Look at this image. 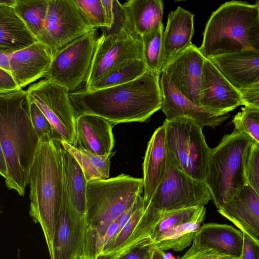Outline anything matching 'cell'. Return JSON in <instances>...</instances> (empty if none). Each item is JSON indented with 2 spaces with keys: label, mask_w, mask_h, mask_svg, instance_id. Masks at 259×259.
I'll return each instance as SVG.
<instances>
[{
  "label": "cell",
  "mask_w": 259,
  "mask_h": 259,
  "mask_svg": "<svg viewBox=\"0 0 259 259\" xmlns=\"http://www.w3.org/2000/svg\"><path fill=\"white\" fill-rule=\"evenodd\" d=\"M218 211L259 245V194L250 186L238 189Z\"/></svg>",
  "instance_id": "e0dca14e"
},
{
  "label": "cell",
  "mask_w": 259,
  "mask_h": 259,
  "mask_svg": "<svg viewBox=\"0 0 259 259\" xmlns=\"http://www.w3.org/2000/svg\"><path fill=\"white\" fill-rule=\"evenodd\" d=\"M29 116L32 125L39 139L48 135L55 140V134L50 122L32 101L29 99Z\"/></svg>",
  "instance_id": "8d00e7d4"
},
{
  "label": "cell",
  "mask_w": 259,
  "mask_h": 259,
  "mask_svg": "<svg viewBox=\"0 0 259 259\" xmlns=\"http://www.w3.org/2000/svg\"><path fill=\"white\" fill-rule=\"evenodd\" d=\"M239 92L243 105L259 108V83Z\"/></svg>",
  "instance_id": "74e56055"
},
{
  "label": "cell",
  "mask_w": 259,
  "mask_h": 259,
  "mask_svg": "<svg viewBox=\"0 0 259 259\" xmlns=\"http://www.w3.org/2000/svg\"><path fill=\"white\" fill-rule=\"evenodd\" d=\"M199 106L219 115L228 114L243 105L239 92L205 58L202 70Z\"/></svg>",
  "instance_id": "5bb4252c"
},
{
  "label": "cell",
  "mask_w": 259,
  "mask_h": 259,
  "mask_svg": "<svg viewBox=\"0 0 259 259\" xmlns=\"http://www.w3.org/2000/svg\"><path fill=\"white\" fill-rule=\"evenodd\" d=\"M194 17V14L180 7L169 13L163 33L162 69L192 44Z\"/></svg>",
  "instance_id": "603a6c76"
},
{
  "label": "cell",
  "mask_w": 259,
  "mask_h": 259,
  "mask_svg": "<svg viewBox=\"0 0 259 259\" xmlns=\"http://www.w3.org/2000/svg\"><path fill=\"white\" fill-rule=\"evenodd\" d=\"M180 259H241L220 253L212 249H206L191 253H184Z\"/></svg>",
  "instance_id": "f35d334b"
},
{
  "label": "cell",
  "mask_w": 259,
  "mask_h": 259,
  "mask_svg": "<svg viewBox=\"0 0 259 259\" xmlns=\"http://www.w3.org/2000/svg\"><path fill=\"white\" fill-rule=\"evenodd\" d=\"M191 244L185 253L212 249L223 254L240 257L243 235L232 226L209 223L201 226Z\"/></svg>",
  "instance_id": "ffe728a7"
},
{
  "label": "cell",
  "mask_w": 259,
  "mask_h": 259,
  "mask_svg": "<svg viewBox=\"0 0 259 259\" xmlns=\"http://www.w3.org/2000/svg\"><path fill=\"white\" fill-rule=\"evenodd\" d=\"M38 138L29 116V99L22 89L0 93V144L5 158L6 185L23 196Z\"/></svg>",
  "instance_id": "7a4b0ae2"
},
{
  "label": "cell",
  "mask_w": 259,
  "mask_h": 259,
  "mask_svg": "<svg viewBox=\"0 0 259 259\" xmlns=\"http://www.w3.org/2000/svg\"><path fill=\"white\" fill-rule=\"evenodd\" d=\"M63 169L70 218L74 222H87L86 192L88 181L76 160L64 149Z\"/></svg>",
  "instance_id": "484cf974"
},
{
  "label": "cell",
  "mask_w": 259,
  "mask_h": 259,
  "mask_svg": "<svg viewBox=\"0 0 259 259\" xmlns=\"http://www.w3.org/2000/svg\"><path fill=\"white\" fill-rule=\"evenodd\" d=\"M147 70L143 59H130L123 62L88 89H84L88 91H93L125 83L141 76Z\"/></svg>",
  "instance_id": "4dcf8cb0"
},
{
  "label": "cell",
  "mask_w": 259,
  "mask_h": 259,
  "mask_svg": "<svg viewBox=\"0 0 259 259\" xmlns=\"http://www.w3.org/2000/svg\"><path fill=\"white\" fill-rule=\"evenodd\" d=\"M151 259H164L162 255L161 250L153 245Z\"/></svg>",
  "instance_id": "bcb514c9"
},
{
  "label": "cell",
  "mask_w": 259,
  "mask_h": 259,
  "mask_svg": "<svg viewBox=\"0 0 259 259\" xmlns=\"http://www.w3.org/2000/svg\"><path fill=\"white\" fill-rule=\"evenodd\" d=\"M52 59L49 49L37 41L11 54L10 70L19 88L45 77Z\"/></svg>",
  "instance_id": "44dd1931"
},
{
  "label": "cell",
  "mask_w": 259,
  "mask_h": 259,
  "mask_svg": "<svg viewBox=\"0 0 259 259\" xmlns=\"http://www.w3.org/2000/svg\"><path fill=\"white\" fill-rule=\"evenodd\" d=\"M143 192V179L125 174L88 181L85 232L80 259H98L111 224Z\"/></svg>",
  "instance_id": "3957f363"
},
{
  "label": "cell",
  "mask_w": 259,
  "mask_h": 259,
  "mask_svg": "<svg viewBox=\"0 0 259 259\" xmlns=\"http://www.w3.org/2000/svg\"><path fill=\"white\" fill-rule=\"evenodd\" d=\"M122 24L141 36L162 24L163 3L161 0H130L119 3Z\"/></svg>",
  "instance_id": "d4e9b609"
},
{
  "label": "cell",
  "mask_w": 259,
  "mask_h": 259,
  "mask_svg": "<svg viewBox=\"0 0 259 259\" xmlns=\"http://www.w3.org/2000/svg\"><path fill=\"white\" fill-rule=\"evenodd\" d=\"M60 143L63 149L76 160L87 181L109 178L111 159L115 152L99 155L74 147L63 141Z\"/></svg>",
  "instance_id": "f1b7e54d"
},
{
  "label": "cell",
  "mask_w": 259,
  "mask_h": 259,
  "mask_svg": "<svg viewBox=\"0 0 259 259\" xmlns=\"http://www.w3.org/2000/svg\"><path fill=\"white\" fill-rule=\"evenodd\" d=\"M153 245L147 244L138 246L125 254L122 259H151Z\"/></svg>",
  "instance_id": "b9f144b4"
},
{
  "label": "cell",
  "mask_w": 259,
  "mask_h": 259,
  "mask_svg": "<svg viewBox=\"0 0 259 259\" xmlns=\"http://www.w3.org/2000/svg\"><path fill=\"white\" fill-rule=\"evenodd\" d=\"M0 175L5 179L7 176V169L5 158L0 144Z\"/></svg>",
  "instance_id": "ee69618b"
},
{
  "label": "cell",
  "mask_w": 259,
  "mask_h": 259,
  "mask_svg": "<svg viewBox=\"0 0 259 259\" xmlns=\"http://www.w3.org/2000/svg\"><path fill=\"white\" fill-rule=\"evenodd\" d=\"M167 154L175 166L187 176L204 181L211 148L202 127L188 119L165 120Z\"/></svg>",
  "instance_id": "52a82bcc"
},
{
  "label": "cell",
  "mask_w": 259,
  "mask_h": 259,
  "mask_svg": "<svg viewBox=\"0 0 259 259\" xmlns=\"http://www.w3.org/2000/svg\"><path fill=\"white\" fill-rule=\"evenodd\" d=\"M199 207H193L178 210L163 212L150 236L151 244L159 239L170 229L189 221Z\"/></svg>",
  "instance_id": "d6a6232c"
},
{
  "label": "cell",
  "mask_w": 259,
  "mask_h": 259,
  "mask_svg": "<svg viewBox=\"0 0 259 259\" xmlns=\"http://www.w3.org/2000/svg\"><path fill=\"white\" fill-rule=\"evenodd\" d=\"M161 253L164 259H176L170 253H166L161 250Z\"/></svg>",
  "instance_id": "7dc6e473"
},
{
  "label": "cell",
  "mask_w": 259,
  "mask_h": 259,
  "mask_svg": "<svg viewBox=\"0 0 259 259\" xmlns=\"http://www.w3.org/2000/svg\"><path fill=\"white\" fill-rule=\"evenodd\" d=\"M87 23L93 28H106L101 0H73Z\"/></svg>",
  "instance_id": "e575fe53"
},
{
  "label": "cell",
  "mask_w": 259,
  "mask_h": 259,
  "mask_svg": "<svg viewBox=\"0 0 259 259\" xmlns=\"http://www.w3.org/2000/svg\"><path fill=\"white\" fill-rule=\"evenodd\" d=\"M87 228L86 222H74L69 215L63 169V193L51 259H80Z\"/></svg>",
  "instance_id": "ac0fdd59"
},
{
  "label": "cell",
  "mask_w": 259,
  "mask_h": 259,
  "mask_svg": "<svg viewBox=\"0 0 259 259\" xmlns=\"http://www.w3.org/2000/svg\"><path fill=\"white\" fill-rule=\"evenodd\" d=\"M253 140L235 130L225 135L211 149L204 183L209 190L211 200L221 208L234 192L246 184L244 164L247 150Z\"/></svg>",
  "instance_id": "8992f818"
},
{
  "label": "cell",
  "mask_w": 259,
  "mask_h": 259,
  "mask_svg": "<svg viewBox=\"0 0 259 259\" xmlns=\"http://www.w3.org/2000/svg\"><path fill=\"white\" fill-rule=\"evenodd\" d=\"M161 73L159 85L162 105L160 109L165 115V120L188 119L202 127L208 126L215 128L229 117L228 113L219 115L195 105L177 90L166 73L163 72Z\"/></svg>",
  "instance_id": "9a60e30c"
},
{
  "label": "cell",
  "mask_w": 259,
  "mask_h": 259,
  "mask_svg": "<svg viewBox=\"0 0 259 259\" xmlns=\"http://www.w3.org/2000/svg\"><path fill=\"white\" fill-rule=\"evenodd\" d=\"M205 59L199 48L191 44L162 70L183 96L198 106H199L200 84Z\"/></svg>",
  "instance_id": "2e32d148"
},
{
  "label": "cell",
  "mask_w": 259,
  "mask_h": 259,
  "mask_svg": "<svg viewBox=\"0 0 259 259\" xmlns=\"http://www.w3.org/2000/svg\"><path fill=\"white\" fill-rule=\"evenodd\" d=\"M0 212H1V211H0Z\"/></svg>",
  "instance_id": "681fc988"
},
{
  "label": "cell",
  "mask_w": 259,
  "mask_h": 259,
  "mask_svg": "<svg viewBox=\"0 0 259 259\" xmlns=\"http://www.w3.org/2000/svg\"><path fill=\"white\" fill-rule=\"evenodd\" d=\"M167 150L165 128L158 127L148 143L143 163V197L150 200L161 182L166 169Z\"/></svg>",
  "instance_id": "cb8c5ba5"
},
{
  "label": "cell",
  "mask_w": 259,
  "mask_h": 259,
  "mask_svg": "<svg viewBox=\"0 0 259 259\" xmlns=\"http://www.w3.org/2000/svg\"><path fill=\"white\" fill-rule=\"evenodd\" d=\"M19 90L11 72L0 67V93Z\"/></svg>",
  "instance_id": "ab89813d"
},
{
  "label": "cell",
  "mask_w": 259,
  "mask_h": 259,
  "mask_svg": "<svg viewBox=\"0 0 259 259\" xmlns=\"http://www.w3.org/2000/svg\"><path fill=\"white\" fill-rule=\"evenodd\" d=\"M211 200L210 192L203 182L179 170L167 154L163 178L150 199L162 212L204 206Z\"/></svg>",
  "instance_id": "30bf717a"
},
{
  "label": "cell",
  "mask_w": 259,
  "mask_h": 259,
  "mask_svg": "<svg viewBox=\"0 0 259 259\" xmlns=\"http://www.w3.org/2000/svg\"><path fill=\"white\" fill-rule=\"evenodd\" d=\"M206 212L204 206L199 207L189 221L170 229L151 244L163 251L183 250L192 244L196 233L205 219Z\"/></svg>",
  "instance_id": "83f0119b"
},
{
  "label": "cell",
  "mask_w": 259,
  "mask_h": 259,
  "mask_svg": "<svg viewBox=\"0 0 259 259\" xmlns=\"http://www.w3.org/2000/svg\"><path fill=\"white\" fill-rule=\"evenodd\" d=\"M63 148L46 135L39 139L29 171V215L42 228L50 258L63 193Z\"/></svg>",
  "instance_id": "277c9868"
},
{
  "label": "cell",
  "mask_w": 259,
  "mask_h": 259,
  "mask_svg": "<svg viewBox=\"0 0 259 259\" xmlns=\"http://www.w3.org/2000/svg\"><path fill=\"white\" fill-rule=\"evenodd\" d=\"M208 59L238 91L259 83V51L243 50Z\"/></svg>",
  "instance_id": "d6986e66"
},
{
  "label": "cell",
  "mask_w": 259,
  "mask_h": 259,
  "mask_svg": "<svg viewBox=\"0 0 259 259\" xmlns=\"http://www.w3.org/2000/svg\"><path fill=\"white\" fill-rule=\"evenodd\" d=\"M160 74L147 70L131 81L93 91L84 88L70 92L75 117L89 114L105 118L114 125L146 122L160 110L162 95Z\"/></svg>",
  "instance_id": "6da1fadb"
},
{
  "label": "cell",
  "mask_w": 259,
  "mask_h": 259,
  "mask_svg": "<svg viewBox=\"0 0 259 259\" xmlns=\"http://www.w3.org/2000/svg\"><path fill=\"white\" fill-rule=\"evenodd\" d=\"M11 55L0 52V67L9 71V59Z\"/></svg>",
  "instance_id": "f6af8a7d"
},
{
  "label": "cell",
  "mask_w": 259,
  "mask_h": 259,
  "mask_svg": "<svg viewBox=\"0 0 259 259\" xmlns=\"http://www.w3.org/2000/svg\"><path fill=\"white\" fill-rule=\"evenodd\" d=\"M29 99L40 109L53 127L55 140L74 146L75 116L69 92L64 87L45 78L26 90Z\"/></svg>",
  "instance_id": "8fae6325"
},
{
  "label": "cell",
  "mask_w": 259,
  "mask_h": 259,
  "mask_svg": "<svg viewBox=\"0 0 259 259\" xmlns=\"http://www.w3.org/2000/svg\"><path fill=\"white\" fill-rule=\"evenodd\" d=\"M36 41L13 7L0 5V52L11 55Z\"/></svg>",
  "instance_id": "4316f807"
},
{
  "label": "cell",
  "mask_w": 259,
  "mask_h": 259,
  "mask_svg": "<svg viewBox=\"0 0 259 259\" xmlns=\"http://www.w3.org/2000/svg\"><path fill=\"white\" fill-rule=\"evenodd\" d=\"M94 28L57 51L53 56L45 78L65 88L77 90L90 71L97 41Z\"/></svg>",
  "instance_id": "ba28073f"
},
{
  "label": "cell",
  "mask_w": 259,
  "mask_h": 259,
  "mask_svg": "<svg viewBox=\"0 0 259 259\" xmlns=\"http://www.w3.org/2000/svg\"><path fill=\"white\" fill-rule=\"evenodd\" d=\"M234 130L249 136L259 143V108L244 106L233 117Z\"/></svg>",
  "instance_id": "836d02e7"
},
{
  "label": "cell",
  "mask_w": 259,
  "mask_h": 259,
  "mask_svg": "<svg viewBox=\"0 0 259 259\" xmlns=\"http://www.w3.org/2000/svg\"><path fill=\"white\" fill-rule=\"evenodd\" d=\"M163 24L141 36L143 59L147 69L160 74L163 67Z\"/></svg>",
  "instance_id": "1f68e13d"
},
{
  "label": "cell",
  "mask_w": 259,
  "mask_h": 259,
  "mask_svg": "<svg viewBox=\"0 0 259 259\" xmlns=\"http://www.w3.org/2000/svg\"><path fill=\"white\" fill-rule=\"evenodd\" d=\"M43 31L39 42L52 56L64 47L94 29L85 21L73 0H48Z\"/></svg>",
  "instance_id": "7c38bea8"
},
{
  "label": "cell",
  "mask_w": 259,
  "mask_h": 259,
  "mask_svg": "<svg viewBox=\"0 0 259 259\" xmlns=\"http://www.w3.org/2000/svg\"><path fill=\"white\" fill-rule=\"evenodd\" d=\"M103 8L105 21L106 24V28L107 30H110L113 28L115 23V12L113 0H101Z\"/></svg>",
  "instance_id": "7bdbcfd3"
},
{
  "label": "cell",
  "mask_w": 259,
  "mask_h": 259,
  "mask_svg": "<svg viewBox=\"0 0 259 259\" xmlns=\"http://www.w3.org/2000/svg\"><path fill=\"white\" fill-rule=\"evenodd\" d=\"M199 50L206 59L243 50L259 51V2L232 1L210 15Z\"/></svg>",
  "instance_id": "5b68a950"
},
{
  "label": "cell",
  "mask_w": 259,
  "mask_h": 259,
  "mask_svg": "<svg viewBox=\"0 0 259 259\" xmlns=\"http://www.w3.org/2000/svg\"><path fill=\"white\" fill-rule=\"evenodd\" d=\"M114 125L101 117L83 114L76 117L74 147L99 155L109 154L115 145Z\"/></svg>",
  "instance_id": "7402d4cb"
},
{
  "label": "cell",
  "mask_w": 259,
  "mask_h": 259,
  "mask_svg": "<svg viewBox=\"0 0 259 259\" xmlns=\"http://www.w3.org/2000/svg\"><path fill=\"white\" fill-rule=\"evenodd\" d=\"M143 59L141 36L122 24L117 29L98 37L91 66L85 81L88 89L123 62Z\"/></svg>",
  "instance_id": "9c48e42d"
},
{
  "label": "cell",
  "mask_w": 259,
  "mask_h": 259,
  "mask_svg": "<svg viewBox=\"0 0 259 259\" xmlns=\"http://www.w3.org/2000/svg\"><path fill=\"white\" fill-rule=\"evenodd\" d=\"M118 259H122V258H121V257H120V258H119Z\"/></svg>",
  "instance_id": "c3c4849f"
},
{
  "label": "cell",
  "mask_w": 259,
  "mask_h": 259,
  "mask_svg": "<svg viewBox=\"0 0 259 259\" xmlns=\"http://www.w3.org/2000/svg\"><path fill=\"white\" fill-rule=\"evenodd\" d=\"M243 235V245L241 259H259V245L248 236Z\"/></svg>",
  "instance_id": "60d3db41"
},
{
  "label": "cell",
  "mask_w": 259,
  "mask_h": 259,
  "mask_svg": "<svg viewBox=\"0 0 259 259\" xmlns=\"http://www.w3.org/2000/svg\"><path fill=\"white\" fill-rule=\"evenodd\" d=\"M244 175L246 184L259 193V143L254 141L246 153Z\"/></svg>",
  "instance_id": "d590c367"
},
{
  "label": "cell",
  "mask_w": 259,
  "mask_h": 259,
  "mask_svg": "<svg viewBox=\"0 0 259 259\" xmlns=\"http://www.w3.org/2000/svg\"><path fill=\"white\" fill-rule=\"evenodd\" d=\"M48 6V0H16L13 9L31 34L39 41Z\"/></svg>",
  "instance_id": "f546056e"
},
{
  "label": "cell",
  "mask_w": 259,
  "mask_h": 259,
  "mask_svg": "<svg viewBox=\"0 0 259 259\" xmlns=\"http://www.w3.org/2000/svg\"><path fill=\"white\" fill-rule=\"evenodd\" d=\"M162 213L150 200H146L142 195L140 196L133 214L108 243L98 259H118L138 246L151 244V233Z\"/></svg>",
  "instance_id": "4fadbf2b"
}]
</instances>
